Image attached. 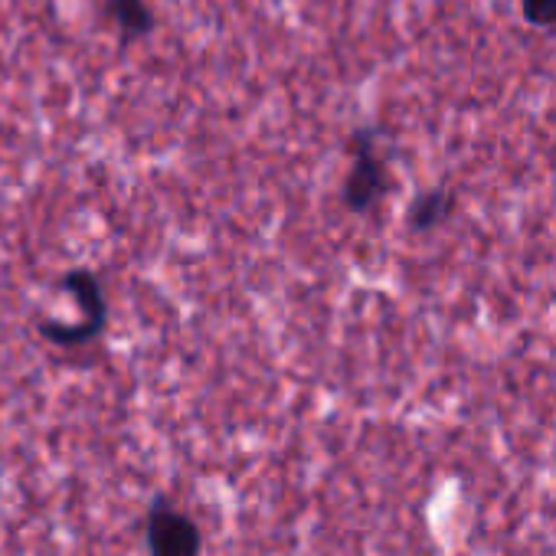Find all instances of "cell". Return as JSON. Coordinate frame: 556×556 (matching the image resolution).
Masks as SVG:
<instances>
[{
  "label": "cell",
  "mask_w": 556,
  "mask_h": 556,
  "mask_svg": "<svg viewBox=\"0 0 556 556\" xmlns=\"http://www.w3.org/2000/svg\"><path fill=\"white\" fill-rule=\"evenodd\" d=\"M351 167L341 187V200L351 213H367L383 203V197L393 190V170L380 148L377 128H357L348 138Z\"/></svg>",
  "instance_id": "6da1fadb"
},
{
  "label": "cell",
  "mask_w": 556,
  "mask_h": 556,
  "mask_svg": "<svg viewBox=\"0 0 556 556\" xmlns=\"http://www.w3.org/2000/svg\"><path fill=\"white\" fill-rule=\"evenodd\" d=\"M148 543L154 556H197L200 553V530L180 510L157 504L148 523Z\"/></svg>",
  "instance_id": "7a4b0ae2"
},
{
  "label": "cell",
  "mask_w": 556,
  "mask_h": 556,
  "mask_svg": "<svg viewBox=\"0 0 556 556\" xmlns=\"http://www.w3.org/2000/svg\"><path fill=\"white\" fill-rule=\"evenodd\" d=\"M63 292H70V299L79 305L83 321H89L92 328L105 331L109 325V302L102 292V282L89 271V268H73L63 275Z\"/></svg>",
  "instance_id": "3957f363"
},
{
  "label": "cell",
  "mask_w": 556,
  "mask_h": 556,
  "mask_svg": "<svg viewBox=\"0 0 556 556\" xmlns=\"http://www.w3.org/2000/svg\"><path fill=\"white\" fill-rule=\"evenodd\" d=\"M105 17L125 43H138L154 34V11L148 0H105Z\"/></svg>",
  "instance_id": "277c9868"
},
{
  "label": "cell",
  "mask_w": 556,
  "mask_h": 556,
  "mask_svg": "<svg viewBox=\"0 0 556 556\" xmlns=\"http://www.w3.org/2000/svg\"><path fill=\"white\" fill-rule=\"evenodd\" d=\"M452 213H455V193L445 187H432V190H422L409 203L406 223L413 232H429V229H439L442 223H448Z\"/></svg>",
  "instance_id": "5b68a950"
},
{
  "label": "cell",
  "mask_w": 556,
  "mask_h": 556,
  "mask_svg": "<svg viewBox=\"0 0 556 556\" xmlns=\"http://www.w3.org/2000/svg\"><path fill=\"white\" fill-rule=\"evenodd\" d=\"M520 14L536 30H556V0H520Z\"/></svg>",
  "instance_id": "8992f818"
}]
</instances>
